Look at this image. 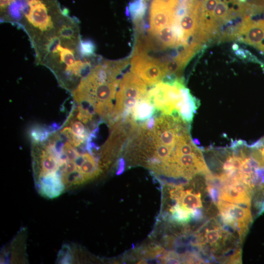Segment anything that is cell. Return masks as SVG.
Here are the masks:
<instances>
[{"mask_svg": "<svg viewBox=\"0 0 264 264\" xmlns=\"http://www.w3.org/2000/svg\"><path fill=\"white\" fill-rule=\"evenodd\" d=\"M53 53H56L60 63L65 64L66 66L70 65L75 61L74 52L72 49L63 47L60 44Z\"/></svg>", "mask_w": 264, "mask_h": 264, "instance_id": "cell-13", "label": "cell"}, {"mask_svg": "<svg viewBox=\"0 0 264 264\" xmlns=\"http://www.w3.org/2000/svg\"><path fill=\"white\" fill-rule=\"evenodd\" d=\"M95 50V46L92 41L84 40L80 42V52L83 57L91 56Z\"/></svg>", "mask_w": 264, "mask_h": 264, "instance_id": "cell-16", "label": "cell"}, {"mask_svg": "<svg viewBox=\"0 0 264 264\" xmlns=\"http://www.w3.org/2000/svg\"><path fill=\"white\" fill-rule=\"evenodd\" d=\"M207 191L209 194L212 201L215 204L219 201V193L217 188L214 186L208 185L207 188Z\"/></svg>", "mask_w": 264, "mask_h": 264, "instance_id": "cell-17", "label": "cell"}, {"mask_svg": "<svg viewBox=\"0 0 264 264\" xmlns=\"http://www.w3.org/2000/svg\"><path fill=\"white\" fill-rule=\"evenodd\" d=\"M184 103L179 110V114L182 119L190 124L193 118L194 114L198 106L196 98L192 95L188 89H183Z\"/></svg>", "mask_w": 264, "mask_h": 264, "instance_id": "cell-10", "label": "cell"}, {"mask_svg": "<svg viewBox=\"0 0 264 264\" xmlns=\"http://www.w3.org/2000/svg\"><path fill=\"white\" fill-rule=\"evenodd\" d=\"M172 200L184 208L191 210L202 206L200 193H194L191 190L184 191L182 185L176 188Z\"/></svg>", "mask_w": 264, "mask_h": 264, "instance_id": "cell-8", "label": "cell"}, {"mask_svg": "<svg viewBox=\"0 0 264 264\" xmlns=\"http://www.w3.org/2000/svg\"><path fill=\"white\" fill-rule=\"evenodd\" d=\"M69 141V142L75 147H79L81 143L85 142L83 139L77 136L72 132L70 127H65L61 132Z\"/></svg>", "mask_w": 264, "mask_h": 264, "instance_id": "cell-15", "label": "cell"}, {"mask_svg": "<svg viewBox=\"0 0 264 264\" xmlns=\"http://www.w3.org/2000/svg\"><path fill=\"white\" fill-rule=\"evenodd\" d=\"M224 232L220 226H215L212 228H207L204 233L205 242L210 245L214 246V249H217L219 245V241L222 237V234Z\"/></svg>", "mask_w": 264, "mask_h": 264, "instance_id": "cell-12", "label": "cell"}, {"mask_svg": "<svg viewBox=\"0 0 264 264\" xmlns=\"http://www.w3.org/2000/svg\"><path fill=\"white\" fill-rule=\"evenodd\" d=\"M119 89L115 95V103L125 99L144 97L147 92L146 84L133 73H125L119 84Z\"/></svg>", "mask_w": 264, "mask_h": 264, "instance_id": "cell-5", "label": "cell"}, {"mask_svg": "<svg viewBox=\"0 0 264 264\" xmlns=\"http://www.w3.org/2000/svg\"><path fill=\"white\" fill-rule=\"evenodd\" d=\"M27 0L29 7L24 14L28 22L42 31L51 29L53 22L44 4L40 0Z\"/></svg>", "mask_w": 264, "mask_h": 264, "instance_id": "cell-6", "label": "cell"}, {"mask_svg": "<svg viewBox=\"0 0 264 264\" xmlns=\"http://www.w3.org/2000/svg\"><path fill=\"white\" fill-rule=\"evenodd\" d=\"M155 111L154 105L146 94L139 99L133 107L131 115L135 121H145L152 116Z\"/></svg>", "mask_w": 264, "mask_h": 264, "instance_id": "cell-9", "label": "cell"}, {"mask_svg": "<svg viewBox=\"0 0 264 264\" xmlns=\"http://www.w3.org/2000/svg\"><path fill=\"white\" fill-rule=\"evenodd\" d=\"M120 81L119 79H117L111 82L98 84L90 91L89 100L96 102L112 101L115 96Z\"/></svg>", "mask_w": 264, "mask_h": 264, "instance_id": "cell-7", "label": "cell"}, {"mask_svg": "<svg viewBox=\"0 0 264 264\" xmlns=\"http://www.w3.org/2000/svg\"><path fill=\"white\" fill-rule=\"evenodd\" d=\"M50 133L48 128L39 126H33L29 131V135L34 143H40L45 141Z\"/></svg>", "mask_w": 264, "mask_h": 264, "instance_id": "cell-14", "label": "cell"}, {"mask_svg": "<svg viewBox=\"0 0 264 264\" xmlns=\"http://www.w3.org/2000/svg\"><path fill=\"white\" fill-rule=\"evenodd\" d=\"M169 211L171 219L176 223H187L193 218L194 210L187 209L177 203L171 206Z\"/></svg>", "mask_w": 264, "mask_h": 264, "instance_id": "cell-11", "label": "cell"}, {"mask_svg": "<svg viewBox=\"0 0 264 264\" xmlns=\"http://www.w3.org/2000/svg\"><path fill=\"white\" fill-rule=\"evenodd\" d=\"M131 70L149 86L155 85L165 76L162 61L145 53L132 55Z\"/></svg>", "mask_w": 264, "mask_h": 264, "instance_id": "cell-2", "label": "cell"}, {"mask_svg": "<svg viewBox=\"0 0 264 264\" xmlns=\"http://www.w3.org/2000/svg\"><path fill=\"white\" fill-rule=\"evenodd\" d=\"M252 190L237 178H232L220 188L219 198L250 208Z\"/></svg>", "mask_w": 264, "mask_h": 264, "instance_id": "cell-4", "label": "cell"}, {"mask_svg": "<svg viewBox=\"0 0 264 264\" xmlns=\"http://www.w3.org/2000/svg\"><path fill=\"white\" fill-rule=\"evenodd\" d=\"M1 8H4L9 5L12 0H0Z\"/></svg>", "mask_w": 264, "mask_h": 264, "instance_id": "cell-19", "label": "cell"}, {"mask_svg": "<svg viewBox=\"0 0 264 264\" xmlns=\"http://www.w3.org/2000/svg\"><path fill=\"white\" fill-rule=\"evenodd\" d=\"M125 168V161L123 157H121L119 161V167L118 169L116 172V174L119 175L121 174L124 170Z\"/></svg>", "mask_w": 264, "mask_h": 264, "instance_id": "cell-18", "label": "cell"}, {"mask_svg": "<svg viewBox=\"0 0 264 264\" xmlns=\"http://www.w3.org/2000/svg\"><path fill=\"white\" fill-rule=\"evenodd\" d=\"M147 0H142V1H143L144 2H145L146 1H147Z\"/></svg>", "mask_w": 264, "mask_h": 264, "instance_id": "cell-20", "label": "cell"}, {"mask_svg": "<svg viewBox=\"0 0 264 264\" xmlns=\"http://www.w3.org/2000/svg\"><path fill=\"white\" fill-rule=\"evenodd\" d=\"M184 88L185 86L170 85L160 81L147 91L146 96L157 110L170 115L174 110L179 112L184 104Z\"/></svg>", "mask_w": 264, "mask_h": 264, "instance_id": "cell-1", "label": "cell"}, {"mask_svg": "<svg viewBox=\"0 0 264 264\" xmlns=\"http://www.w3.org/2000/svg\"><path fill=\"white\" fill-rule=\"evenodd\" d=\"M178 3L177 0H153L150 11L149 34L173 25Z\"/></svg>", "mask_w": 264, "mask_h": 264, "instance_id": "cell-3", "label": "cell"}]
</instances>
